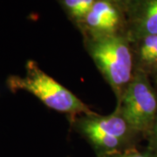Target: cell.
Returning <instances> with one entry per match:
<instances>
[{
  "mask_svg": "<svg viewBox=\"0 0 157 157\" xmlns=\"http://www.w3.org/2000/svg\"><path fill=\"white\" fill-rule=\"evenodd\" d=\"M86 50L103 78L121 101L135 73L131 41L120 34L90 37Z\"/></svg>",
  "mask_w": 157,
  "mask_h": 157,
  "instance_id": "6da1fadb",
  "label": "cell"
},
{
  "mask_svg": "<svg viewBox=\"0 0 157 157\" xmlns=\"http://www.w3.org/2000/svg\"><path fill=\"white\" fill-rule=\"evenodd\" d=\"M71 123L95 149L97 156L135 147L136 140L141 136L117 108L107 115L95 112L78 115L71 119Z\"/></svg>",
  "mask_w": 157,
  "mask_h": 157,
  "instance_id": "7a4b0ae2",
  "label": "cell"
},
{
  "mask_svg": "<svg viewBox=\"0 0 157 157\" xmlns=\"http://www.w3.org/2000/svg\"><path fill=\"white\" fill-rule=\"evenodd\" d=\"M6 84L12 93H30L47 107L67 114L70 120L94 112L70 90L45 73L33 60L27 61L24 76L11 75L7 78Z\"/></svg>",
  "mask_w": 157,
  "mask_h": 157,
  "instance_id": "3957f363",
  "label": "cell"
},
{
  "mask_svg": "<svg viewBox=\"0 0 157 157\" xmlns=\"http://www.w3.org/2000/svg\"><path fill=\"white\" fill-rule=\"evenodd\" d=\"M116 108L137 133L147 135L157 113V95L148 74L135 70Z\"/></svg>",
  "mask_w": 157,
  "mask_h": 157,
  "instance_id": "277c9868",
  "label": "cell"
},
{
  "mask_svg": "<svg viewBox=\"0 0 157 157\" xmlns=\"http://www.w3.org/2000/svg\"><path fill=\"white\" fill-rule=\"evenodd\" d=\"M121 15L114 3L110 0H96L82 23L90 37L117 34Z\"/></svg>",
  "mask_w": 157,
  "mask_h": 157,
  "instance_id": "5b68a950",
  "label": "cell"
},
{
  "mask_svg": "<svg viewBox=\"0 0 157 157\" xmlns=\"http://www.w3.org/2000/svg\"><path fill=\"white\" fill-rule=\"evenodd\" d=\"M149 35H157V0H146L135 15L131 33V42Z\"/></svg>",
  "mask_w": 157,
  "mask_h": 157,
  "instance_id": "8992f818",
  "label": "cell"
},
{
  "mask_svg": "<svg viewBox=\"0 0 157 157\" xmlns=\"http://www.w3.org/2000/svg\"><path fill=\"white\" fill-rule=\"evenodd\" d=\"M131 43H137L133 49L135 71L154 73L157 68V35H149Z\"/></svg>",
  "mask_w": 157,
  "mask_h": 157,
  "instance_id": "52a82bcc",
  "label": "cell"
},
{
  "mask_svg": "<svg viewBox=\"0 0 157 157\" xmlns=\"http://www.w3.org/2000/svg\"><path fill=\"white\" fill-rule=\"evenodd\" d=\"M96 0H64V5L69 14L78 22H82L91 11Z\"/></svg>",
  "mask_w": 157,
  "mask_h": 157,
  "instance_id": "ba28073f",
  "label": "cell"
},
{
  "mask_svg": "<svg viewBox=\"0 0 157 157\" xmlns=\"http://www.w3.org/2000/svg\"><path fill=\"white\" fill-rule=\"evenodd\" d=\"M97 157H157V155L146 150V151H139L135 147H132L124 151L117 152L109 155H99Z\"/></svg>",
  "mask_w": 157,
  "mask_h": 157,
  "instance_id": "9c48e42d",
  "label": "cell"
},
{
  "mask_svg": "<svg viewBox=\"0 0 157 157\" xmlns=\"http://www.w3.org/2000/svg\"><path fill=\"white\" fill-rule=\"evenodd\" d=\"M148 142L147 150L157 155V113L151 128L145 135Z\"/></svg>",
  "mask_w": 157,
  "mask_h": 157,
  "instance_id": "30bf717a",
  "label": "cell"
},
{
  "mask_svg": "<svg viewBox=\"0 0 157 157\" xmlns=\"http://www.w3.org/2000/svg\"><path fill=\"white\" fill-rule=\"evenodd\" d=\"M154 74H155V78H157V68H156V70L155 71V73H154Z\"/></svg>",
  "mask_w": 157,
  "mask_h": 157,
  "instance_id": "8fae6325",
  "label": "cell"
},
{
  "mask_svg": "<svg viewBox=\"0 0 157 157\" xmlns=\"http://www.w3.org/2000/svg\"><path fill=\"white\" fill-rule=\"evenodd\" d=\"M120 1H121V0H113V3H119Z\"/></svg>",
  "mask_w": 157,
  "mask_h": 157,
  "instance_id": "7c38bea8",
  "label": "cell"
}]
</instances>
